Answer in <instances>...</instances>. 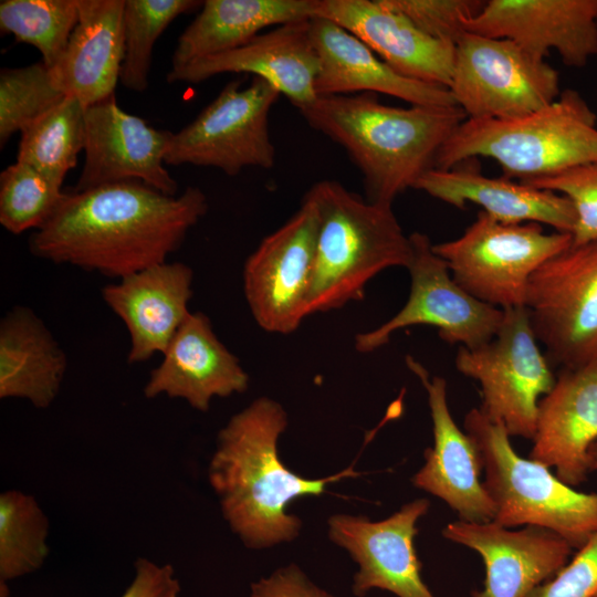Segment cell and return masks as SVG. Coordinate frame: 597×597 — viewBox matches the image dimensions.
<instances>
[{"instance_id":"obj_22","label":"cell","mask_w":597,"mask_h":597,"mask_svg":"<svg viewBox=\"0 0 597 597\" xmlns=\"http://www.w3.org/2000/svg\"><path fill=\"white\" fill-rule=\"evenodd\" d=\"M249 375L239 358L216 335L210 318L190 313L151 370L144 387L146 398L166 395L186 400L206 412L214 397L244 392Z\"/></svg>"},{"instance_id":"obj_12","label":"cell","mask_w":597,"mask_h":597,"mask_svg":"<svg viewBox=\"0 0 597 597\" xmlns=\"http://www.w3.org/2000/svg\"><path fill=\"white\" fill-rule=\"evenodd\" d=\"M412 256L407 270L410 293L406 304L380 326L355 336L359 353H371L386 345L391 335L409 326L428 325L451 345L476 348L498 333L504 311L473 297L452 277L447 263L432 250L428 235L410 234Z\"/></svg>"},{"instance_id":"obj_40","label":"cell","mask_w":597,"mask_h":597,"mask_svg":"<svg viewBox=\"0 0 597 597\" xmlns=\"http://www.w3.org/2000/svg\"><path fill=\"white\" fill-rule=\"evenodd\" d=\"M589 470H597V441L589 449Z\"/></svg>"},{"instance_id":"obj_39","label":"cell","mask_w":597,"mask_h":597,"mask_svg":"<svg viewBox=\"0 0 597 597\" xmlns=\"http://www.w3.org/2000/svg\"><path fill=\"white\" fill-rule=\"evenodd\" d=\"M134 568V578L121 597H179L180 585L171 565L140 557Z\"/></svg>"},{"instance_id":"obj_1","label":"cell","mask_w":597,"mask_h":597,"mask_svg":"<svg viewBox=\"0 0 597 597\" xmlns=\"http://www.w3.org/2000/svg\"><path fill=\"white\" fill-rule=\"evenodd\" d=\"M208 208L206 195L196 187L168 196L128 180L72 190L32 233L29 249L54 264L119 280L167 262Z\"/></svg>"},{"instance_id":"obj_33","label":"cell","mask_w":597,"mask_h":597,"mask_svg":"<svg viewBox=\"0 0 597 597\" xmlns=\"http://www.w3.org/2000/svg\"><path fill=\"white\" fill-rule=\"evenodd\" d=\"M63 181L21 161L0 174V223L13 234L40 229L53 214Z\"/></svg>"},{"instance_id":"obj_26","label":"cell","mask_w":597,"mask_h":597,"mask_svg":"<svg viewBox=\"0 0 597 597\" xmlns=\"http://www.w3.org/2000/svg\"><path fill=\"white\" fill-rule=\"evenodd\" d=\"M78 21L50 69L55 87L85 107L114 95L124 59L125 0H77Z\"/></svg>"},{"instance_id":"obj_23","label":"cell","mask_w":597,"mask_h":597,"mask_svg":"<svg viewBox=\"0 0 597 597\" xmlns=\"http://www.w3.org/2000/svg\"><path fill=\"white\" fill-rule=\"evenodd\" d=\"M193 271L182 262L160 263L102 289L106 305L124 322L130 338L129 364L164 353L190 315Z\"/></svg>"},{"instance_id":"obj_31","label":"cell","mask_w":597,"mask_h":597,"mask_svg":"<svg viewBox=\"0 0 597 597\" xmlns=\"http://www.w3.org/2000/svg\"><path fill=\"white\" fill-rule=\"evenodd\" d=\"M80 17L77 0H2L0 29L34 46L53 67L63 54Z\"/></svg>"},{"instance_id":"obj_20","label":"cell","mask_w":597,"mask_h":597,"mask_svg":"<svg viewBox=\"0 0 597 597\" xmlns=\"http://www.w3.org/2000/svg\"><path fill=\"white\" fill-rule=\"evenodd\" d=\"M318 72L310 19H305L272 28L234 50L169 71L167 81L195 84L222 73H248L272 84L297 107L317 97Z\"/></svg>"},{"instance_id":"obj_6","label":"cell","mask_w":597,"mask_h":597,"mask_svg":"<svg viewBox=\"0 0 597 597\" xmlns=\"http://www.w3.org/2000/svg\"><path fill=\"white\" fill-rule=\"evenodd\" d=\"M463 427L481 455L483 485L495 506L494 522L509 528H547L576 551L597 533L596 492L576 491L547 467L520 457L505 427L480 408L467 412Z\"/></svg>"},{"instance_id":"obj_27","label":"cell","mask_w":597,"mask_h":597,"mask_svg":"<svg viewBox=\"0 0 597 597\" xmlns=\"http://www.w3.org/2000/svg\"><path fill=\"white\" fill-rule=\"evenodd\" d=\"M67 358L42 320L15 306L0 322V398L48 408L56 398Z\"/></svg>"},{"instance_id":"obj_16","label":"cell","mask_w":597,"mask_h":597,"mask_svg":"<svg viewBox=\"0 0 597 597\" xmlns=\"http://www.w3.org/2000/svg\"><path fill=\"white\" fill-rule=\"evenodd\" d=\"M405 362L427 391L433 431V447L426 449L425 464L411 478L413 486L441 499L461 521H493L495 506L480 481L483 469L481 455L471 437L459 429L450 412L446 379L431 376L410 355Z\"/></svg>"},{"instance_id":"obj_3","label":"cell","mask_w":597,"mask_h":597,"mask_svg":"<svg viewBox=\"0 0 597 597\" xmlns=\"http://www.w3.org/2000/svg\"><path fill=\"white\" fill-rule=\"evenodd\" d=\"M296 109L346 150L363 176L366 199L383 206L434 168L439 150L467 119L459 106L396 107L373 93L317 96Z\"/></svg>"},{"instance_id":"obj_35","label":"cell","mask_w":597,"mask_h":597,"mask_svg":"<svg viewBox=\"0 0 597 597\" xmlns=\"http://www.w3.org/2000/svg\"><path fill=\"white\" fill-rule=\"evenodd\" d=\"M522 182L563 195L570 201L576 216L572 244L597 240V161Z\"/></svg>"},{"instance_id":"obj_37","label":"cell","mask_w":597,"mask_h":597,"mask_svg":"<svg viewBox=\"0 0 597 597\" xmlns=\"http://www.w3.org/2000/svg\"><path fill=\"white\" fill-rule=\"evenodd\" d=\"M528 597H597V533Z\"/></svg>"},{"instance_id":"obj_30","label":"cell","mask_w":597,"mask_h":597,"mask_svg":"<svg viewBox=\"0 0 597 597\" xmlns=\"http://www.w3.org/2000/svg\"><path fill=\"white\" fill-rule=\"evenodd\" d=\"M49 520L32 495L10 490L0 495V579L39 569L49 555Z\"/></svg>"},{"instance_id":"obj_32","label":"cell","mask_w":597,"mask_h":597,"mask_svg":"<svg viewBox=\"0 0 597 597\" xmlns=\"http://www.w3.org/2000/svg\"><path fill=\"white\" fill-rule=\"evenodd\" d=\"M197 0H125L124 59L121 84L143 93L149 84L153 49L166 28L180 14L201 8Z\"/></svg>"},{"instance_id":"obj_4","label":"cell","mask_w":597,"mask_h":597,"mask_svg":"<svg viewBox=\"0 0 597 597\" xmlns=\"http://www.w3.org/2000/svg\"><path fill=\"white\" fill-rule=\"evenodd\" d=\"M306 196L320 219L307 315L359 301L381 271L407 269L412 244L391 206L373 203L331 179L315 182Z\"/></svg>"},{"instance_id":"obj_17","label":"cell","mask_w":597,"mask_h":597,"mask_svg":"<svg viewBox=\"0 0 597 597\" xmlns=\"http://www.w3.org/2000/svg\"><path fill=\"white\" fill-rule=\"evenodd\" d=\"M475 551L485 568L483 588L472 597H528L569 561L572 546L558 534L527 525L511 530L494 521L449 523L441 532Z\"/></svg>"},{"instance_id":"obj_24","label":"cell","mask_w":597,"mask_h":597,"mask_svg":"<svg viewBox=\"0 0 597 597\" xmlns=\"http://www.w3.org/2000/svg\"><path fill=\"white\" fill-rule=\"evenodd\" d=\"M310 32L320 60L317 96L386 94L410 105L457 106L449 88L406 77L386 64L360 39L337 23L310 19Z\"/></svg>"},{"instance_id":"obj_15","label":"cell","mask_w":597,"mask_h":597,"mask_svg":"<svg viewBox=\"0 0 597 597\" xmlns=\"http://www.w3.org/2000/svg\"><path fill=\"white\" fill-rule=\"evenodd\" d=\"M172 133L128 114L115 96L85 108V161L74 191L138 180L168 196L178 184L165 168Z\"/></svg>"},{"instance_id":"obj_36","label":"cell","mask_w":597,"mask_h":597,"mask_svg":"<svg viewBox=\"0 0 597 597\" xmlns=\"http://www.w3.org/2000/svg\"><path fill=\"white\" fill-rule=\"evenodd\" d=\"M426 34L457 45L484 0H384Z\"/></svg>"},{"instance_id":"obj_38","label":"cell","mask_w":597,"mask_h":597,"mask_svg":"<svg viewBox=\"0 0 597 597\" xmlns=\"http://www.w3.org/2000/svg\"><path fill=\"white\" fill-rule=\"evenodd\" d=\"M248 597H334L295 564L279 567L250 586Z\"/></svg>"},{"instance_id":"obj_19","label":"cell","mask_w":597,"mask_h":597,"mask_svg":"<svg viewBox=\"0 0 597 597\" xmlns=\"http://www.w3.org/2000/svg\"><path fill=\"white\" fill-rule=\"evenodd\" d=\"M313 17L348 30L397 73L449 88L455 44L426 34L384 0H314Z\"/></svg>"},{"instance_id":"obj_7","label":"cell","mask_w":597,"mask_h":597,"mask_svg":"<svg viewBox=\"0 0 597 597\" xmlns=\"http://www.w3.org/2000/svg\"><path fill=\"white\" fill-rule=\"evenodd\" d=\"M570 245V233H546L535 222H500L481 210L459 238L432 244V250L464 291L509 310L526 305L532 275Z\"/></svg>"},{"instance_id":"obj_14","label":"cell","mask_w":597,"mask_h":597,"mask_svg":"<svg viewBox=\"0 0 597 597\" xmlns=\"http://www.w3.org/2000/svg\"><path fill=\"white\" fill-rule=\"evenodd\" d=\"M429 506V500L421 498L381 521L342 513L329 516V540L358 566L352 587L357 597L374 588L397 597H434L421 578L415 548L417 522Z\"/></svg>"},{"instance_id":"obj_21","label":"cell","mask_w":597,"mask_h":597,"mask_svg":"<svg viewBox=\"0 0 597 597\" xmlns=\"http://www.w3.org/2000/svg\"><path fill=\"white\" fill-rule=\"evenodd\" d=\"M530 459L556 470L576 488L587 479L589 449L597 441V362L562 368L541 398Z\"/></svg>"},{"instance_id":"obj_18","label":"cell","mask_w":597,"mask_h":597,"mask_svg":"<svg viewBox=\"0 0 597 597\" xmlns=\"http://www.w3.org/2000/svg\"><path fill=\"white\" fill-rule=\"evenodd\" d=\"M467 32L512 40L544 60L554 50L583 67L597 55V0H488Z\"/></svg>"},{"instance_id":"obj_25","label":"cell","mask_w":597,"mask_h":597,"mask_svg":"<svg viewBox=\"0 0 597 597\" xmlns=\"http://www.w3.org/2000/svg\"><path fill=\"white\" fill-rule=\"evenodd\" d=\"M413 189L459 209L474 203L504 223L535 222L566 233L575 227V210L565 196L503 176L488 177L476 166L464 163L450 169L428 170Z\"/></svg>"},{"instance_id":"obj_28","label":"cell","mask_w":597,"mask_h":597,"mask_svg":"<svg viewBox=\"0 0 597 597\" xmlns=\"http://www.w3.org/2000/svg\"><path fill=\"white\" fill-rule=\"evenodd\" d=\"M314 0H206L178 38L175 71L244 45L261 31L313 17Z\"/></svg>"},{"instance_id":"obj_11","label":"cell","mask_w":597,"mask_h":597,"mask_svg":"<svg viewBox=\"0 0 597 597\" xmlns=\"http://www.w3.org/2000/svg\"><path fill=\"white\" fill-rule=\"evenodd\" d=\"M525 307L549 363L597 362V240L572 244L531 277Z\"/></svg>"},{"instance_id":"obj_10","label":"cell","mask_w":597,"mask_h":597,"mask_svg":"<svg viewBox=\"0 0 597 597\" xmlns=\"http://www.w3.org/2000/svg\"><path fill=\"white\" fill-rule=\"evenodd\" d=\"M280 95L260 77L243 88L239 81L229 82L191 123L172 133L165 165L213 167L229 176L248 167L272 168L269 115Z\"/></svg>"},{"instance_id":"obj_8","label":"cell","mask_w":597,"mask_h":597,"mask_svg":"<svg viewBox=\"0 0 597 597\" xmlns=\"http://www.w3.org/2000/svg\"><path fill=\"white\" fill-rule=\"evenodd\" d=\"M449 91L471 119L514 121L553 103L558 72L512 40L467 32L455 45Z\"/></svg>"},{"instance_id":"obj_29","label":"cell","mask_w":597,"mask_h":597,"mask_svg":"<svg viewBox=\"0 0 597 597\" xmlns=\"http://www.w3.org/2000/svg\"><path fill=\"white\" fill-rule=\"evenodd\" d=\"M85 106L65 96L20 132L17 161L64 180L84 150Z\"/></svg>"},{"instance_id":"obj_9","label":"cell","mask_w":597,"mask_h":597,"mask_svg":"<svg viewBox=\"0 0 597 597\" xmlns=\"http://www.w3.org/2000/svg\"><path fill=\"white\" fill-rule=\"evenodd\" d=\"M504 311L496 335L476 348L459 346L455 367L481 386L480 410L510 436L533 439L538 402L553 387L549 360L542 353L525 306Z\"/></svg>"},{"instance_id":"obj_5","label":"cell","mask_w":597,"mask_h":597,"mask_svg":"<svg viewBox=\"0 0 597 597\" xmlns=\"http://www.w3.org/2000/svg\"><path fill=\"white\" fill-rule=\"evenodd\" d=\"M494 159L503 177L528 181L597 161L596 115L584 97L565 90L544 108L514 121L467 118L439 150L434 168Z\"/></svg>"},{"instance_id":"obj_2","label":"cell","mask_w":597,"mask_h":597,"mask_svg":"<svg viewBox=\"0 0 597 597\" xmlns=\"http://www.w3.org/2000/svg\"><path fill=\"white\" fill-rule=\"evenodd\" d=\"M287 423L283 406L263 396L233 415L218 433L208 480L224 520L249 548L295 540L302 521L287 513L289 504L298 498L320 496L329 483L360 474L353 467L321 479L291 471L277 450Z\"/></svg>"},{"instance_id":"obj_34","label":"cell","mask_w":597,"mask_h":597,"mask_svg":"<svg viewBox=\"0 0 597 597\" xmlns=\"http://www.w3.org/2000/svg\"><path fill=\"white\" fill-rule=\"evenodd\" d=\"M65 95L52 82L41 61L0 71V145L59 104Z\"/></svg>"},{"instance_id":"obj_13","label":"cell","mask_w":597,"mask_h":597,"mask_svg":"<svg viewBox=\"0 0 597 597\" xmlns=\"http://www.w3.org/2000/svg\"><path fill=\"white\" fill-rule=\"evenodd\" d=\"M318 224L316 206L305 195L300 209L244 262V296L252 317L268 333L291 334L308 316Z\"/></svg>"}]
</instances>
